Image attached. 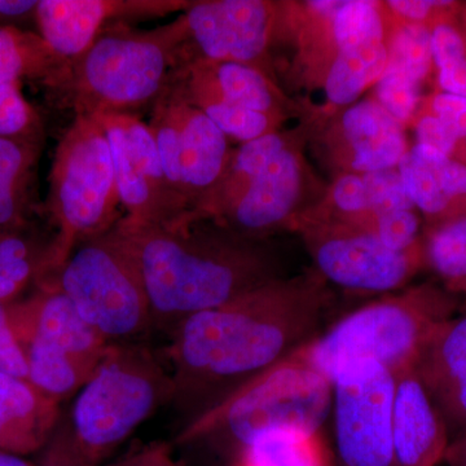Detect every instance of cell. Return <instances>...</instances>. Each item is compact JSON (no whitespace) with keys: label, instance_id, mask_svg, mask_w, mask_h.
<instances>
[{"label":"cell","instance_id":"obj_1","mask_svg":"<svg viewBox=\"0 0 466 466\" xmlns=\"http://www.w3.org/2000/svg\"><path fill=\"white\" fill-rule=\"evenodd\" d=\"M334 302L312 268L187 318L171 332V404L188 424L314 341Z\"/></svg>","mask_w":466,"mask_h":466},{"label":"cell","instance_id":"obj_2","mask_svg":"<svg viewBox=\"0 0 466 466\" xmlns=\"http://www.w3.org/2000/svg\"><path fill=\"white\" fill-rule=\"evenodd\" d=\"M118 226L137 251L153 327L170 333L192 315L285 278L266 241L242 238L211 219L167 227L121 219Z\"/></svg>","mask_w":466,"mask_h":466},{"label":"cell","instance_id":"obj_3","mask_svg":"<svg viewBox=\"0 0 466 466\" xmlns=\"http://www.w3.org/2000/svg\"><path fill=\"white\" fill-rule=\"evenodd\" d=\"M300 140V135L278 130L241 144L192 220H214L251 240L296 231L328 189L312 174Z\"/></svg>","mask_w":466,"mask_h":466},{"label":"cell","instance_id":"obj_4","mask_svg":"<svg viewBox=\"0 0 466 466\" xmlns=\"http://www.w3.org/2000/svg\"><path fill=\"white\" fill-rule=\"evenodd\" d=\"M461 306V297L441 285L407 287L343 315L296 355L330 382L354 361H376L395 375L416 366L429 334Z\"/></svg>","mask_w":466,"mask_h":466},{"label":"cell","instance_id":"obj_5","mask_svg":"<svg viewBox=\"0 0 466 466\" xmlns=\"http://www.w3.org/2000/svg\"><path fill=\"white\" fill-rule=\"evenodd\" d=\"M332 382L294 354L184 425L175 441L213 447L233 464L267 431H321L332 415Z\"/></svg>","mask_w":466,"mask_h":466},{"label":"cell","instance_id":"obj_6","mask_svg":"<svg viewBox=\"0 0 466 466\" xmlns=\"http://www.w3.org/2000/svg\"><path fill=\"white\" fill-rule=\"evenodd\" d=\"M180 67L174 24L152 32L106 30L70 64L58 91L76 116L131 113L161 96Z\"/></svg>","mask_w":466,"mask_h":466},{"label":"cell","instance_id":"obj_7","mask_svg":"<svg viewBox=\"0 0 466 466\" xmlns=\"http://www.w3.org/2000/svg\"><path fill=\"white\" fill-rule=\"evenodd\" d=\"M173 379L155 354L133 342L110 343L99 366L76 395L70 433L99 464L159 407L173 400Z\"/></svg>","mask_w":466,"mask_h":466},{"label":"cell","instance_id":"obj_8","mask_svg":"<svg viewBox=\"0 0 466 466\" xmlns=\"http://www.w3.org/2000/svg\"><path fill=\"white\" fill-rule=\"evenodd\" d=\"M118 188L108 137L95 116H76L58 143L51 170L50 208L58 228L50 269H60L82 242L115 228Z\"/></svg>","mask_w":466,"mask_h":466},{"label":"cell","instance_id":"obj_9","mask_svg":"<svg viewBox=\"0 0 466 466\" xmlns=\"http://www.w3.org/2000/svg\"><path fill=\"white\" fill-rule=\"evenodd\" d=\"M57 272L52 288L109 343L130 342L153 327L139 259L118 223L78 245Z\"/></svg>","mask_w":466,"mask_h":466},{"label":"cell","instance_id":"obj_10","mask_svg":"<svg viewBox=\"0 0 466 466\" xmlns=\"http://www.w3.org/2000/svg\"><path fill=\"white\" fill-rule=\"evenodd\" d=\"M8 312L25 352L27 381L58 403L81 390L110 345L55 288Z\"/></svg>","mask_w":466,"mask_h":466},{"label":"cell","instance_id":"obj_11","mask_svg":"<svg viewBox=\"0 0 466 466\" xmlns=\"http://www.w3.org/2000/svg\"><path fill=\"white\" fill-rule=\"evenodd\" d=\"M148 126L182 222H189L226 173L228 137L173 84L153 104Z\"/></svg>","mask_w":466,"mask_h":466},{"label":"cell","instance_id":"obj_12","mask_svg":"<svg viewBox=\"0 0 466 466\" xmlns=\"http://www.w3.org/2000/svg\"><path fill=\"white\" fill-rule=\"evenodd\" d=\"M315 271L332 287L358 294L385 296L408 287L424 268L422 242L395 251L363 227L320 216H306L297 226Z\"/></svg>","mask_w":466,"mask_h":466},{"label":"cell","instance_id":"obj_13","mask_svg":"<svg viewBox=\"0 0 466 466\" xmlns=\"http://www.w3.org/2000/svg\"><path fill=\"white\" fill-rule=\"evenodd\" d=\"M280 5L263 0L191 3L174 21L180 66L195 61L240 63L265 67L278 33Z\"/></svg>","mask_w":466,"mask_h":466},{"label":"cell","instance_id":"obj_14","mask_svg":"<svg viewBox=\"0 0 466 466\" xmlns=\"http://www.w3.org/2000/svg\"><path fill=\"white\" fill-rule=\"evenodd\" d=\"M395 377L376 361H354L332 380V415L341 466H397L391 410Z\"/></svg>","mask_w":466,"mask_h":466},{"label":"cell","instance_id":"obj_15","mask_svg":"<svg viewBox=\"0 0 466 466\" xmlns=\"http://www.w3.org/2000/svg\"><path fill=\"white\" fill-rule=\"evenodd\" d=\"M108 137L125 223L174 226L183 214L167 186L155 137L133 113L95 115Z\"/></svg>","mask_w":466,"mask_h":466},{"label":"cell","instance_id":"obj_16","mask_svg":"<svg viewBox=\"0 0 466 466\" xmlns=\"http://www.w3.org/2000/svg\"><path fill=\"white\" fill-rule=\"evenodd\" d=\"M320 143L339 173L367 174L398 167L410 149L404 126L373 97L328 115Z\"/></svg>","mask_w":466,"mask_h":466},{"label":"cell","instance_id":"obj_17","mask_svg":"<svg viewBox=\"0 0 466 466\" xmlns=\"http://www.w3.org/2000/svg\"><path fill=\"white\" fill-rule=\"evenodd\" d=\"M189 5L184 0H41L34 14L43 41L70 66L94 45L110 21L165 16Z\"/></svg>","mask_w":466,"mask_h":466},{"label":"cell","instance_id":"obj_18","mask_svg":"<svg viewBox=\"0 0 466 466\" xmlns=\"http://www.w3.org/2000/svg\"><path fill=\"white\" fill-rule=\"evenodd\" d=\"M171 84L196 108L222 104L280 119L289 112L287 97L268 73L245 64L195 61L180 66Z\"/></svg>","mask_w":466,"mask_h":466},{"label":"cell","instance_id":"obj_19","mask_svg":"<svg viewBox=\"0 0 466 466\" xmlns=\"http://www.w3.org/2000/svg\"><path fill=\"white\" fill-rule=\"evenodd\" d=\"M391 428L397 466H438L451 440L416 367L395 373Z\"/></svg>","mask_w":466,"mask_h":466},{"label":"cell","instance_id":"obj_20","mask_svg":"<svg viewBox=\"0 0 466 466\" xmlns=\"http://www.w3.org/2000/svg\"><path fill=\"white\" fill-rule=\"evenodd\" d=\"M416 370L440 410L451 441L466 435V311L434 328L416 360Z\"/></svg>","mask_w":466,"mask_h":466},{"label":"cell","instance_id":"obj_21","mask_svg":"<svg viewBox=\"0 0 466 466\" xmlns=\"http://www.w3.org/2000/svg\"><path fill=\"white\" fill-rule=\"evenodd\" d=\"M433 72L431 27L395 21L388 64L373 85V99L406 127L422 99V85Z\"/></svg>","mask_w":466,"mask_h":466},{"label":"cell","instance_id":"obj_22","mask_svg":"<svg viewBox=\"0 0 466 466\" xmlns=\"http://www.w3.org/2000/svg\"><path fill=\"white\" fill-rule=\"evenodd\" d=\"M398 170L425 228L466 218V167L424 144L408 149Z\"/></svg>","mask_w":466,"mask_h":466},{"label":"cell","instance_id":"obj_23","mask_svg":"<svg viewBox=\"0 0 466 466\" xmlns=\"http://www.w3.org/2000/svg\"><path fill=\"white\" fill-rule=\"evenodd\" d=\"M58 419V401L27 380L0 372V451L20 456L42 449Z\"/></svg>","mask_w":466,"mask_h":466},{"label":"cell","instance_id":"obj_24","mask_svg":"<svg viewBox=\"0 0 466 466\" xmlns=\"http://www.w3.org/2000/svg\"><path fill=\"white\" fill-rule=\"evenodd\" d=\"M389 58V41L361 43L339 48L321 76L327 112L352 106L379 81Z\"/></svg>","mask_w":466,"mask_h":466},{"label":"cell","instance_id":"obj_25","mask_svg":"<svg viewBox=\"0 0 466 466\" xmlns=\"http://www.w3.org/2000/svg\"><path fill=\"white\" fill-rule=\"evenodd\" d=\"M67 69L69 64L56 56L38 34L0 27V86L35 79L58 90Z\"/></svg>","mask_w":466,"mask_h":466},{"label":"cell","instance_id":"obj_26","mask_svg":"<svg viewBox=\"0 0 466 466\" xmlns=\"http://www.w3.org/2000/svg\"><path fill=\"white\" fill-rule=\"evenodd\" d=\"M229 466H333L321 431L279 429L259 435Z\"/></svg>","mask_w":466,"mask_h":466},{"label":"cell","instance_id":"obj_27","mask_svg":"<svg viewBox=\"0 0 466 466\" xmlns=\"http://www.w3.org/2000/svg\"><path fill=\"white\" fill-rule=\"evenodd\" d=\"M35 153L30 140L0 139V233L16 232L24 223Z\"/></svg>","mask_w":466,"mask_h":466},{"label":"cell","instance_id":"obj_28","mask_svg":"<svg viewBox=\"0 0 466 466\" xmlns=\"http://www.w3.org/2000/svg\"><path fill=\"white\" fill-rule=\"evenodd\" d=\"M424 267L451 294L466 297V218L422 233Z\"/></svg>","mask_w":466,"mask_h":466},{"label":"cell","instance_id":"obj_29","mask_svg":"<svg viewBox=\"0 0 466 466\" xmlns=\"http://www.w3.org/2000/svg\"><path fill=\"white\" fill-rule=\"evenodd\" d=\"M431 50L438 90L466 99V30L460 16L431 30Z\"/></svg>","mask_w":466,"mask_h":466},{"label":"cell","instance_id":"obj_30","mask_svg":"<svg viewBox=\"0 0 466 466\" xmlns=\"http://www.w3.org/2000/svg\"><path fill=\"white\" fill-rule=\"evenodd\" d=\"M51 250L38 254L16 232L0 233V303L20 293L39 269H50Z\"/></svg>","mask_w":466,"mask_h":466},{"label":"cell","instance_id":"obj_31","mask_svg":"<svg viewBox=\"0 0 466 466\" xmlns=\"http://www.w3.org/2000/svg\"><path fill=\"white\" fill-rule=\"evenodd\" d=\"M441 122L453 143L451 159L466 167V99L443 91L422 97L419 108Z\"/></svg>","mask_w":466,"mask_h":466},{"label":"cell","instance_id":"obj_32","mask_svg":"<svg viewBox=\"0 0 466 466\" xmlns=\"http://www.w3.org/2000/svg\"><path fill=\"white\" fill-rule=\"evenodd\" d=\"M363 179L366 183L368 204H370V222L373 218L389 211L417 210L404 188L398 167L363 174ZM367 226L364 228H367Z\"/></svg>","mask_w":466,"mask_h":466},{"label":"cell","instance_id":"obj_33","mask_svg":"<svg viewBox=\"0 0 466 466\" xmlns=\"http://www.w3.org/2000/svg\"><path fill=\"white\" fill-rule=\"evenodd\" d=\"M38 122L18 84L0 86V139L30 140Z\"/></svg>","mask_w":466,"mask_h":466},{"label":"cell","instance_id":"obj_34","mask_svg":"<svg viewBox=\"0 0 466 466\" xmlns=\"http://www.w3.org/2000/svg\"><path fill=\"white\" fill-rule=\"evenodd\" d=\"M420 228L421 222L417 210H394L373 218L366 229L375 233L389 249L407 251L421 244Z\"/></svg>","mask_w":466,"mask_h":466},{"label":"cell","instance_id":"obj_35","mask_svg":"<svg viewBox=\"0 0 466 466\" xmlns=\"http://www.w3.org/2000/svg\"><path fill=\"white\" fill-rule=\"evenodd\" d=\"M385 5L398 23L417 24L433 30L441 24L458 20L462 3L450 0H390Z\"/></svg>","mask_w":466,"mask_h":466},{"label":"cell","instance_id":"obj_36","mask_svg":"<svg viewBox=\"0 0 466 466\" xmlns=\"http://www.w3.org/2000/svg\"><path fill=\"white\" fill-rule=\"evenodd\" d=\"M0 372L8 373L18 379L27 380L29 368L25 352L18 342L11 319L8 306L0 303Z\"/></svg>","mask_w":466,"mask_h":466},{"label":"cell","instance_id":"obj_37","mask_svg":"<svg viewBox=\"0 0 466 466\" xmlns=\"http://www.w3.org/2000/svg\"><path fill=\"white\" fill-rule=\"evenodd\" d=\"M42 466H97L76 446L66 422H58Z\"/></svg>","mask_w":466,"mask_h":466},{"label":"cell","instance_id":"obj_38","mask_svg":"<svg viewBox=\"0 0 466 466\" xmlns=\"http://www.w3.org/2000/svg\"><path fill=\"white\" fill-rule=\"evenodd\" d=\"M110 466H180L175 461L170 446L165 441H152L126 453Z\"/></svg>","mask_w":466,"mask_h":466},{"label":"cell","instance_id":"obj_39","mask_svg":"<svg viewBox=\"0 0 466 466\" xmlns=\"http://www.w3.org/2000/svg\"><path fill=\"white\" fill-rule=\"evenodd\" d=\"M36 5L34 0H0V20L25 16L35 11Z\"/></svg>","mask_w":466,"mask_h":466},{"label":"cell","instance_id":"obj_40","mask_svg":"<svg viewBox=\"0 0 466 466\" xmlns=\"http://www.w3.org/2000/svg\"><path fill=\"white\" fill-rule=\"evenodd\" d=\"M444 461L449 466H466V435L451 441Z\"/></svg>","mask_w":466,"mask_h":466},{"label":"cell","instance_id":"obj_41","mask_svg":"<svg viewBox=\"0 0 466 466\" xmlns=\"http://www.w3.org/2000/svg\"><path fill=\"white\" fill-rule=\"evenodd\" d=\"M0 466H33L14 453L3 452L0 451Z\"/></svg>","mask_w":466,"mask_h":466},{"label":"cell","instance_id":"obj_42","mask_svg":"<svg viewBox=\"0 0 466 466\" xmlns=\"http://www.w3.org/2000/svg\"><path fill=\"white\" fill-rule=\"evenodd\" d=\"M460 21L466 30V3H462L461 12H460Z\"/></svg>","mask_w":466,"mask_h":466}]
</instances>
